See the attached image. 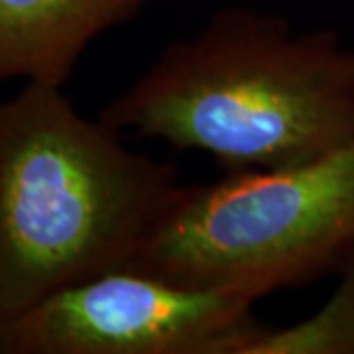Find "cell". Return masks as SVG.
Wrapping results in <instances>:
<instances>
[{
	"label": "cell",
	"instance_id": "obj_1",
	"mask_svg": "<svg viewBox=\"0 0 354 354\" xmlns=\"http://www.w3.org/2000/svg\"><path fill=\"white\" fill-rule=\"evenodd\" d=\"M99 118L228 171L315 162L354 144V50L333 30L228 6L171 41Z\"/></svg>",
	"mask_w": 354,
	"mask_h": 354
},
{
	"label": "cell",
	"instance_id": "obj_2",
	"mask_svg": "<svg viewBox=\"0 0 354 354\" xmlns=\"http://www.w3.org/2000/svg\"><path fill=\"white\" fill-rule=\"evenodd\" d=\"M183 187L176 165L130 150L62 87L28 81L0 102V325L132 264Z\"/></svg>",
	"mask_w": 354,
	"mask_h": 354
},
{
	"label": "cell",
	"instance_id": "obj_3",
	"mask_svg": "<svg viewBox=\"0 0 354 354\" xmlns=\"http://www.w3.org/2000/svg\"><path fill=\"white\" fill-rule=\"evenodd\" d=\"M354 252V144L315 162L185 185L132 262L203 290L268 293L339 274Z\"/></svg>",
	"mask_w": 354,
	"mask_h": 354
},
{
	"label": "cell",
	"instance_id": "obj_4",
	"mask_svg": "<svg viewBox=\"0 0 354 354\" xmlns=\"http://www.w3.org/2000/svg\"><path fill=\"white\" fill-rule=\"evenodd\" d=\"M256 304L127 264L0 325V354H241L264 327Z\"/></svg>",
	"mask_w": 354,
	"mask_h": 354
},
{
	"label": "cell",
	"instance_id": "obj_5",
	"mask_svg": "<svg viewBox=\"0 0 354 354\" xmlns=\"http://www.w3.org/2000/svg\"><path fill=\"white\" fill-rule=\"evenodd\" d=\"M148 0H0V81L64 87L88 44Z\"/></svg>",
	"mask_w": 354,
	"mask_h": 354
},
{
	"label": "cell",
	"instance_id": "obj_6",
	"mask_svg": "<svg viewBox=\"0 0 354 354\" xmlns=\"http://www.w3.org/2000/svg\"><path fill=\"white\" fill-rule=\"evenodd\" d=\"M339 283L313 315L288 327H262L241 354H354V252Z\"/></svg>",
	"mask_w": 354,
	"mask_h": 354
}]
</instances>
